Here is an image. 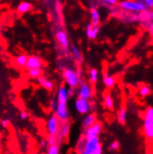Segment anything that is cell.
<instances>
[{
  "label": "cell",
  "instance_id": "d6a6232c",
  "mask_svg": "<svg viewBox=\"0 0 153 154\" xmlns=\"http://www.w3.org/2000/svg\"><path fill=\"white\" fill-rule=\"evenodd\" d=\"M102 1L111 6H116L117 4H119L118 0H102Z\"/></svg>",
  "mask_w": 153,
  "mask_h": 154
},
{
  "label": "cell",
  "instance_id": "b9f144b4",
  "mask_svg": "<svg viewBox=\"0 0 153 154\" xmlns=\"http://www.w3.org/2000/svg\"><path fill=\"white\" fill-rule=\"evenodd\" d=\"M7 154H8V153H7Z\"/></svg>",
  "mask_w": 153,
  "mask_h": 154
},
{
  "label": "cell",
  "instance_id": "484cf974",
  "mask_svg": "<svg viewBox=\"0 0 153 154\" xmlns=\"http://www.w3.org/2000/svg\"><path fill=\"white\" fill-rule=\"evenodd\" d=\"M27 72H28L29 77H31V78L38 79L39 77L42 76L43 71H42V69H31V70H28Z\"/></svg>",
  "mask_w": 153,
  "mask_h": 154
},
{
  "label": "cell",
  "instance_id": "7a4b0ae2",
  "mask_svg": "<svg viewBox=\"0 0 153 154\" xmlns=\"http://www.w3.org/2000/svg\"><path fill=\"white\" fill-rule=\"evenodd\" d=\"M62 76L65 81V84H66L69 87H72V88H77V87L82 84L79 72L72 68L64 69Z\"/></svg>",
  "mask_w": 153,
  "mask_h": 154
},
{
  "label": "cell",
  "instance_id": "e575fe53",
  "mask_svg": "<svg viewBox=\"0 0 153 154\" xmlns=\"http://www.w3.org/2000/svg\"><path fill=\"white\" fill-rule=\"evenodd\" d=\"M20 120H23V121H25L28 119V114L26 112H20Z\"/></svg>",
  "mask_w": 153,
  "mask_h": 154
},
{
  "label": "cell",
  "instance_id": "4dcf8cb0",
  "mask_svg": "<svg viewBox=\"0 0 153 154\" xmlns=\"http://www.w3.org/2000/svg\"><path fill=\"white\" fill-rule=\"evenodd\" d=\"M76 89L77 88H72V87H69L68 88V95L70 98L74 97V95H76Z\"/></svg>",
  "mask_w": 153,
  "mask_h": 154
},
{
  "label": "cell",
  "instance_id": "60d3db41",
  "mask_svg": "<svg viewBox=\"0 0 153 154\" xmlns=\"http://www.w3.org/2000/svg\"><path fill=\"white\" fill-rule=\"evenodd\" d=\"M152 94H153V90H152Z\"/></svg>",
  "mask_w": 153,
  "mask_h": 154
},
{
  "label": "cell",
  "instance_id": "8fae6325",
  "mask_svg": "<svg viewBox=\"0 0 153 154\" xmlns=\"http://www.w3.org/2000/svg\"><path fill=\"white\" fill-rule=\"evenodd\" d=\"M56 38L61 48L68 49L70 48V42L68 39V35L64 31H58L56 32Z\"/></svg>",
  "mask_w": 153,
  "mask_h": 154
},
{
  "label": "cell",
  "instance_id": "f35d334b",
  "mask_svg": "<svg viewBox=\"0 0 153 154\" xmlns=\"http://www.w3.org/2000/svg\"><path fill=\"white\" fill-rule=\"evenodd\" d=\"M149 19L151 20H153V10H151V11L149 12Z\"/></svg>",
  "mask_w": 153,
  "mask_h": 154
},
{
  "label": "cell",
  "instance_id": "8d00e7d4",
  "mask_svg": "<svg viewBox=\"0 0 153 154\" xmlns=\"http://www.w3.org/2000/svg\"><path fill=\"white\" fill-rule=\"evenodd\" d=\"M96 104L93 101H90V112H94L96 111Z\"/></svg>",
  "mask_w": 153,
  "mask_h": 154
},
{
  "label": "cell",
  "instance_id": "30bf717a",
  "mask_svg": "<svg viewBox=\"0 0 153 154\" xmlns=\"http://www.w3.org/2000/svg\"><path fill=\"white\" fill-rule=\"evenodd\" d=\"M43 68V60L41 57L36 56V55H32L28 57V61L26 64L25 69L31 70V69H42Z\"/></svg>",
  "mask_w": 153,
  "mask_h": 154
},
{
  "label": "cell",
  "instance_id": "9a60e30c",
  "mask_svg": "<svg viewBox=\"0 0 153 154\" xmlns=\"http://www.w3.org/2000/svg\"><path fill=\"white\" fill-rule=\"evenodd\" d=\"M36 81H37L38 85L42 87V88L46 89L47 91H51L54 88V83L51 80H49L48 78H47V77H45V76L42 75L41 77H39L38 79H36Z\"/></svg>",
  "mask_w": 153,
  "mask_h": 154
},
{
  "label": "cell",
  "instance_id": "4316f807",
  "mask_svg": "<svg viewBox=\"0 0 153 154\" xmlns=\"http://www.w3.org/2000/svg\"><path fill=\"white\" fill-rule=\"evenodd\" d=\"M89 81L91 84H96L98 80V71L96 68H92L89 70Z\"/></svg>",
  "mask_w": 153,
  "mask_h": 154
},
{
  "label": "cell",
  "instance_id": "e0dca14e",
  "mask_svg": "<svg viewBox=\"0 0 153 154\" xmlns=\"http://www.w3.org/2000/svg\"><path fill=\"white\" fill-rule=\"evenodd\" d=\"M103 104L108 111H114V100L110 93H106L103 96Z\"/></svg>",
  "mask_w": 153,
  "mask_h": 154
},
{
  "label": "cell",
  "instance_id": "8992f818",
  "mask_svg": "<svg viewBox=\"0 0 153 154\" xmlns=\"http://www.w3.org/2000/svg\"><path fill=\"white\" fill-rule=\"evenodd\" d=\"M76 96H77V97L90 100L93 97V88L91 85L85 82H82V84L76 89Z\"/></svg>",
  "mask_w": 153,
  "mask_h": 154
},
{
  "label": "cell",
  "instance_id": "cb8c5ba5",
  "mask_svg": "<svg viewBox=\"0 0 153 154\" xmlns=\"http://www.w3.org/2000/svg\"><path fill=\"white\" fill-rule=\"evenodd\" d=\"M152 93L150 87L148 85H141L139 87H138V95L141 97H148L150 94Z\"/></svg>",
  "mask_w": 153,
  "mask_h": 154
},
{
  "label": "cell",
  "instance_id": "3957f363",
  "mask_svg": "<svg viewBox=\"0 0 153 154\" xmlns=\"http://www.w3.org/2000/svg\"><path fill=\"white\" fill-rule=\"evenodd\" d=\"M119 7L124 10L131 12H143L148 8L144 2L136 1V0H122L119 3Z\"/></svg>",
  "mask_w": 153,
  "mask_h": 154
},
{
  "label": "cell",
  "instance_id": "4fadbf2b",
  "mask_svg": "<svg viewBox=\"0 0 153 154\" xmlns=\"http://www.w3.org/2000/svg\"><path fill=\"white\" fill-rule=\"evenodd\" d=\"M56 97L59 103H68L69 100V95H68V88L65 85H60L58 90Z\"/></svg>",
  "mask_w": 153,
  "mask_h": 154
},
{
  "label": "cell",
  "instance_id": "9c48e42d",
  "mask_svg": "<svg viewBox=\"0 0 153 154\" xmlns=\"http://www.w3.org/2000/svg\"><path fill=\"white\" fill-rule=\"evenodd\" d=\"M54 114L60 119V121L61 123L69 122L70 112H69L67 103H59L57 109L54 111Z\"/></svg>",
  "mask_w": 153,
  "mask_h": 154
},
{
  "label": "cell",
  "instance_id": "f1b7e54d",
  "mask_svg": "<svg viewBox=\"0 0 153 154\" xmlns=\"http://www.w3.org/2000/svg\"><path fill=\"white\" fill-rule=\"evenodd\" d=\"M119 148H120V143L118 140H113L112 142H111V144L109 145V150L112 151V152L118 150Z\"/></svg>",
  "mask_w": 153,
  "mask_h": 154
},
{
  "label": "cell",
  "instance_id": "603a6c76",
  "mask_svg": "<svg viewBox=\"0 0 153 154\" xmlns=\"http://www.w3.org/2000/svg\"><path fill=\"white\" fill-rule=\"evenodd\" d=\"M85 143H86V137L83 135H81V137L78 138L77 142H76V145H75V151L77 154H81L84 149L85 146Z\"/></svg>",
  "mask_w": 153,
  "mask_h": 154
},
{
  "label": "cell",
  "instance_id": "d6986e66",
  "mask_svg": "<svg viewBox=\"0 0 153 154\" xmlns=\"http://www.w3.org/2000/svg\"><path fill=\"white\" fill-rule=\"evenodd\" d=\"M70 131H71V125H70L69 122L61 123L60 132H59V137L60 138H62V139L66 138L70 134Z\"/></svg>",
  "mask_w": 153,
  "mask_h": 154
},
{
  "label": "cell",
  "instance_id": "5bb4252c",
  "mask_svg": "<svg viewBox=\"0 0 153 154\" xmlns=\"http://www.w3.org/2000/svg\"><path fill=\"white\" fill-rule=\"evenodd\" d=\"M86 36L90 40H95L99 32V26H95L92 23H88L85 27Z\"/></svg>",
  "mask_w": 153,
  "mask_h": 154
},
{
  "label": "cell",
  "instance_id": "83f0119b",
  "mask_svg": "<svg viewBox=\"0 0 153 154\" xmlns=\"http://www.w3.org/2000/svg\"><path fill=\"white\" fill-rule=\"evenodd\" d=\"M60 144H54V145L48 146L47 149L46 154H60Z\"/></svg>",
  "mask_w": 153,
  "mask_h": 154
},
{
  "label": "cell",
  "instance_id": "7402d4cb",
  "mask_svg": "<svg viewBox=\"0 0 153 154\" xmlns=\"http://www.w3.org/2000/svg\"><path fill=\"white\" fill-rule=\"evenodd\" d=\"M32 6L30 2H27V1H23L20 2L18 7H17V10L18 12L20 13V14H25L27 13L28 11H30V10L32 9Z\"/></svg>",
  "mask_w": 153,
  "mask_h": 154
},
{
  "label": "cell",
  "instance_id": "52a82bcc",
  "mask_svg": "<svg viewBox=\"0 0 153 154\" xmlns=\"http://www.w3.org/2000/svg\"><path fill=\"white\" fill-rule=\"evenodd\" d=\"M103 129V125L100 122H97L93 125L92 126L86 128V129H83V133L82 135L84 136L87 139L89 138H93V137H99L101 132Z\"/></svg>",
  "mask_w": 153,
  "mask_h": 154
},
{
  "label": "cell",
  "instance_id": "f546056e",
  "mask_svg": "<svg viewBox=\"0 0 153 154\" xmlns=\"http://www.w3.org/2000/svg\"><path fill=\"white\" fill-rule=\"evenodd\" d=\"M58 104H59V102H58V100H57V97H54V98H52V100L49 101V105H48V107H49V109H51V111H55V109H57V107H58Z\"/></svg>",
  "mask_w": 153,
  "mask_h": 154
},
{
  "label": "cell",
  "instance_id": "d4e9b609",
  "mask_svg": "<svg viewBox=\"0 0 153 154\" xmlns=\"http://www.w3.org/2000/svg\"><path fill=\"white\" fill-rule=\"evenodd\" d=\"M71 51H72V56L74 57V59L77 60L79 63L83 61V55H82L80 49L77 47H76V46H72Z\"/></svg>",
  "mask_w": 153,
  "mask_h": 154
},
{
  "label": "cell",
  "instance_id": "277c9868",
  "mask_svg": "<svg viewBox=\"0 0 153 154\" xmlns=\"http://www.w3.org/2000/svg\"><path fill=\"white\" fill-rule=\"evenodd\" d=\"M103 147L99 137L86 138L84 149L81 154H102Z\"/></svg>",
  "mask_w": 153,
  "mask_h": 154
},
{
  "label": "cell",
  "instance_id": "ba28073f",
  "mask_svg": "<svg viewBox=\"0 0 153 154\" xmlns=\"http://www.w3.org/2000/svg\"><path fill=\"white\" fill-rule=\"evenodd\" d=\"M74 109L81 115H86L90 112V100L76 97L74 100Z\"/></svg>",
  "mask_w": 153,
  "mask_h": 154
},
{
  "label": "cell",
  "instance_id": "7c38bea8",
  "mask_svg": "<svg viewBox=\"0 0 153 154\" xmlns=\"http://www.w3.org/2000/svg\"><path fill=\"white\" fill-rule=\"evenodd\" d=\"M96 122H97L96 115L94 112H89L86 115H84L82 120V128L86 129V128L92 126L93 125H95Z\"/></svg>",
  "mask_w": 153,
  "mask_h": 154
},
{
  "label": "cell",
  "instance_id": "74e56055",
  "mask_svg": "<svg viewBox=\"0 0 153 154\" xmlns=\"http://www.w3.org/2000/svg\"><path fill=\"white\" fill-rule=\"evenodd\" d=\"M149 32H150L151 36L153 37V24H151V25L149 26Z\"/></svg>",
  "mask_w": 153,
  "mask_h": 154
},
{
  "label": "cell",
  "instance_id": "6da1fadb",
  "mask_svg": "<svg viewBox=\"0 0 153 154\" xmlns=\"http://www.w3.org/2000/svg\"><path fill=\"white\" fill-rule=\"evenodd\" d=\"M143 134L147 140L153 141V106L148 107L143 114Z\"/></svg>",
  "mask_w": 153,
  "mask_h": 154
},
{
  "label": "cell",
  "instance_id": "ab89813d",
  "mask_svg": "<svg viewBox=\"0 0 153 154\" xmlns=\"http://www.w3.org/2000/svg\"><path fill=\"white\" fill-rule=\"evenodd\" d=\"M136 1H140V2H143V0H136Z\"/></svg>",
  "mask_w": 153,
  "mask_h": 154
},
{
  "label": "cell",
  "instance_id": "d590c367",
  "mask_svg": "<svg viewBox=\"0 0 153 154\" xmlns=\"http://www.w3.org/2000/svg\"><path fill=\"white\" fill-rule=\"evenodd\" d=\"M8 125H9V121L8 120H7V119H2L1 120V125H2V127L8 128Z\"/></svg>",
  "mask_w": 153,
  "mask_h": 154
},
{
  "label": "cell",
  "instance_id": "44dd1931",
  "mask_svg": "<svg viewBox=\"0 0 153 154\" xmlns=\"http://www.w3.org/2000/svg\"><path fill=\"white\" fill-rule=\"evenodd\" d=\"M28 57L26 54H20L15 58V64L20 68H25L28 61Z\"/></svg>",
  "mask_w": 153,
  "mask_h": 154
},
{
  "label": "cell",
  "instance_id": "2e32d148",
  "mask_svg": "<svg viewBox=\"0 0 153 154\" xmlns=\"http://www.w3.org/2000/svg\"><path fill=\"white\" fill-rule=\"evenodd\" d=\"M116 119H117V122L120 125H125L126 120H127V109H126V107L123 106V107L120 108V109L117 112Z\"/></svg>",
  "mask_w": 153,
  "mask_h": 154
},
{
  "label": "cell",
  "instance_id": "836d02e7",
  "mask_svg": "<svg viewBox=\"0 0 153 154\" xmlns=\"http://www.w3.org/2000/svg\"><path fill=\"white\" fill-rule=\"evenodd\" d=\"M143 2L147 6L148 8H153V0H143Z\"/></svg>",
  "mask_w": 153,
  "mask_h": 154
},
{
  "label": "cell",
  "instance_id": "ffe728a7",
  "mask_svg": "<svg viewBox=\"0 0 153 154\" xmlns=\"http://www.w3.org/2000/svg\"><path fill=\"white\" fill-rule=\"evenodd\" d=\"M103 84L107 88H112L116 84V80L113 76L110 75L107 72H105L103 74Z\"/></svg>",
  "mask_w": 153,
  "mask_h": 154
},
{
  "label": "cell",
  "instance_id": "5b68a950",
  "mask_svg": "<svg viewBox=\"0 0 153 154\" xmlns=\"http://www.w3.org/2000/svg\"><path fill=\"white\" fill-rule=\"evenodd\" d=\"M61 125V122L60 119L53 114L48 117L47 124H46V130L48 136H59L60 128Z\"/></svg>",
  "mask_w": 153,
  "mask_h": 154
},
{
  "label": "cell",
  "instance_id": "ac0fdd59",
  "mask_svg": "<svg viewBox=\"0 0 153 154\" xmlns=\"http://www.w3.org/2000/svg\"><path fill=\"white\" fill-rule=\"evenodd\" d=\"M91 15V23L95 26H98L100 23V14L96 7H92L90 9Z\"/></svg>",
  "mask_w": 153,
  "mask_h": 154
},
{
  "label": "cell",
  "instance_id": "1f68e13d",
  "mask_svg": "<svg viewBox=\"0 0 153 154\" xmlns=\"http://www.w3.org/2000/svg\"><path fill=\"white\" fill-rule=\"evenodd\" d=\"M40 147L42 149H47L48 147V143H47V139H42L40 141Z\"/></svg>",
  "mask_w": 153,
  "mask_h": 154
}]
</instances>
